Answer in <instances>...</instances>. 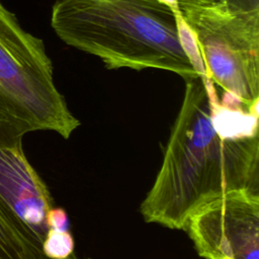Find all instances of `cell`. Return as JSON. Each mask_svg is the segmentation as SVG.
<instances>
[{
	"mask_svg": "<svg viewBox=\"0 0 259 259\" xmlns=\"http://www.w3.org/2000/svg\"><path fill=\"white\" fill-rule=\"evenodd\" d=\"M184 80L183 100L160 170L140 206L147 223L173 230H184L192 212L221 196H259V135L221 137L211 121L202 78Z\"/></svg>",
	"mask_w": 259,
	"mask_h": 259,
	"instance_id": "cell-1",
	"label": "cell"
},
{
	"mask_svg": "<svg viewBox=\"0 0 259 259\" xmlns=\"http://www.w3.org/2000/svg\"><path fill=\"white\" fill-rule=\"evenodd\" d=\"M51 25L65 44L107 69H160L196 76L174 12L160 0H55Z\"/></svg>",
	"mask_w": 259,
	"mask_h": 259,
	"instance_id": "cell-2",
	"label": "cell"
},
{
	"mask_svg": "<svg viewBox=\"0 0 259 259\" xmlns=\"http://www.w3.org/2000/svg\"><path fill=\"white\" fill-rule=\"evenodd\" d=\"M0 113L25 134L53 131L69 139L80 125L55 85L44 41L25 30L1 0Z\"/></svg>",
	"mask_w": 259,
	"mask_h": 259,
	"instance_id": "cell-3",
	"label": "cell"
},
{
	"mask_svg": "<svg viewBox=\"0 0 259 259\" xmlns=\"http://www.w3.org/2000/svg\"><path fill=\"white\" fill-rule=\"evenodd\" d=\"M198 45L206 76L247 107L259 101V8L228 0H178Z\"/></svg>",
	"mask_w": 259,
	"mask_h": 259,
	"instance_id": "cell-4",
	"label": "cell"
},
{
	"mask_svg": "<svg viewBox=\"0 0 259 259\" xmlns=\"http://www.w3.org/2000/svg\"><path fill=\"white\" fill-rule=\"evenodd\" d=\"M184 230L204 259H259V196L213 199L190 214Z\"/></svg>",
	"mask_w": 259,
	"mask_h": 259,
	"instance_id": "cell-5",
	"label": "cell"
},
{
	"mask_svg": "<svg viewBox=\"0 0 259 259\" xmlns=\"http://www.w3.org/2000/svg\"><path fill=\"white\" fill-rule=\"evenodd\" d=\"M24 135L0 113V205L30 240L41 246L49 230L47 213L54 199L24 154Z\"/></svg>",
	"mask_w": 259,
	"mask_h": 259,
	"instance_id": "cell-6",
	"label": "cell"
},
{
	"mask_svg": "<svg viewBox=\"0 0 259 259\" xmlns=\"http://www.w3.org/2000/svg\"><path fill=\"white\" fill-rule=\"evenodd\" d=\"M0 259H50L0 205ZM67 259H78L72 254Z\"/></svg>",
	"mask_w": 259,
	"mask_h": 259,
	"instance_id": "cell-7",
	"label": "cell"
},
{
	"mask_svg": "<svg viewBox=\"0 0 259 259\" xmlns=\"http://www.w3.org/2000/svg\"><path fill=\"white\" fill-rule=\"evenodd\" d=\"M74 239L69 231L49 229L41 243L44 254L50 259H67L74 254Z\"/></svg>",
	"mask_w": 259,
	"mask_h": 259,
	"instance_id": "cell-8",
	"label": "cell"
},
{
	"mask_svg": "<svg viewBox=\"0 0 259 259\" xmlns=\"http://www.w3.org/2000/svg\"><path fill=\"white\" fill-rule=\"evenodd\" d=\"M49 229L69 231V219L66 210L62 207L53 206L49 209L46 218Z\"/></svg>",
	"mask_w": 259,
	"mask_h": 259,
	"instance_id": "cell-9",
	"label": "cell"
},
{
	"mask_svg": "<svg viewBox=\"0 0 259 259\" xmlns=\"http://www.w3.org/2000/svg\"><path fill=\"white\" fill-rule=\"evenodd\" d=\"M228 1L244 9L259 8V0H228Z\"/></svg>",
	"mask_w": 259,
	"mask_h": 259,
	"instance_id": "cell-10",
	"label": "cell"
},
{
	"mask_svg": "<svg viewBox=\"0 0 259 259\" xmlns=\"http://www.w3.org/2000/svg\"><path fill=\"white\" fill-rule=\"evenodd\" d=\"M87 259H91V258H87Z\"/></svg>",
	"mask_w": 259,
	"mask_h": 259,
	"instance_id": "cell-11",
	"label": "cell"
}]
</instances>
